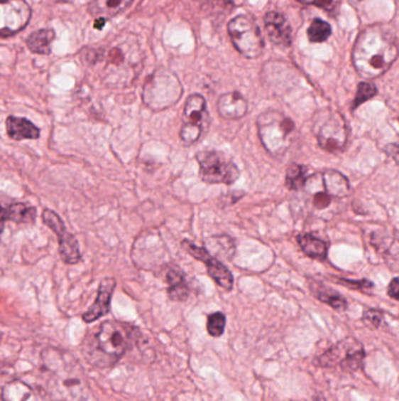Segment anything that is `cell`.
Masks as SVG:
<instances>
[{"mask_svg": "<svg viewBox=\"0 0 399 401\" xmlns=\"http://www.w3.org/2000/svg\"><path fill=\"white\" fill-rule=\"evenodd\" d=\"M138 330L124 321H106L94 334L88 359L97 366L106 368L115 364L131 348L138 337Z\"/></svg>", "mask_w": 399, "mask_h": 401, "instance_id": "2", "label": "cell"}, {"mask_svg": "<svg viewBox=\"0 0 399 401\" xmlns=\"http://www.w3.org/2000/svg\"><path fill=\"white\" fill-rule=\"evenodd\" d=\"M227 30L233 45L244 57L256 59L261 55L265 43L256 21L247 16H238L230 21Z\"/></svg>", "mask_w": 399, "mask_h": 401, "instance_id": "10", "label": "cell"}, {"mask_svg": "<svg viewBox=\"0 0 399 401\" xmlns=\"http://www.w3.org/2000/svg\"><path fill=\"white\" fill-rule=\"evenodd\" d=\"M300 3L306 5H314V6L321 7L327 11H333L339 3V0H297Z\"/></svg>", "mask_w": 399, "mask_h": 401, "instance_id": "33", "label": "cell"}, {"mask_svg": "<svg viewBox=\"0 0 399 401\" xmlns=\"http://www.w3.org/2000/svg\"><path fill=\"white\" fill-rule=\"evenodd\" d=\"M182 247L191 255L197 261L202 262L207 265V274L216 282L217 285L225 291H231L234 284V278L229 267H225L217 257H213L207 249L195 245L193 242L184 240L182 241Z\"/></svg>", "mask_w": 399, "mask_h": 401, "instance_id": "13", "label": "cell"}, {"mask_svg": "<svg viewBox=\"0 0 399 401\" xmlns=\"http://www.w3.org/2000/svg\"><path fill=\"white\" fill-rule=\"evenodd\" d=\"M54 39H55V32L52 28H43L31 34L26 44L32 53L48 55L50 53V45Z\"/></svg>", "mask_w": 399, "mask_h": 401, "instance_id": "24", "label": "cell"}, {"mask_svg": "<svg viewBox=\"0 0 399 401\" xmlns=\"http://www.w3.org/2000/svg\"><path fill=\"white\" fill-rule=\"evenodd\" d=\"M265 27L272 43L281 46H290L292 43V28L283 14L268 12L265 16Z\"/></svg>", "mask_w": 399, "mask_h": 401, "instance_id": "18", "label": "cell"}, {"mask_svg": "<svg viewBox=\"0 0 399 401\" xmlns=\"http://www.w3.org/2000/svg\"><path fill=\"white\" fill-rule=\"evenodd\" d=\"M37 218V209L28 203L14 202L1 209V222H14L17 224H32Z\"/></svg>", "mask_w": 399, "mask_h": 401, "instance_id": "21", "label": "cell"}, {"mask_svg": "<svg viewBox=\"0 0 399 401\" xmlns=\"http://www.w3.org/2000/svg\"><path fill=\"white\" fill-rule=\"evenodd\" d=\"M377 94V88L375 85L369 84V82H361L357 87L356 97L354 100L351 109H356L359 106L364 104L366 101L370 100L371 97H375Z\"/></svg>", "mask_w": 399, "mask_h": 401, "instance_id": "31", "label": "cell"}, {"mask_svg": "<svg viewBox=\"0 0 399 401\" xmlns=\"http://www.w3.org/2000/svg\"><path fill=\"white\" fill-rule=\"evenodd\" d=\"M133 0H93L87 10L97 19H109L126 11Z\"/></svg>", "mask_w": 399, "mask_h": 401, "instance_id": "20", "label": "cell"}, {"mask_svg": "<svg viewBox=\"0 0 399 401\" xmlns=\"http://www.w3.org/2000/svg\"><path fill=\"white\" fill-rule=\"evenodd\" d=\"M41 218L43 223L58 236L59 254L63 263L68 265L77 264L81 261L80 245L77 237L67 230L60 216L50 209H45Z\"/></svg>", "mask_w": 399, "mask_h": 401, "instance_id": "12", "label": "cell"}, {"mask_svg": "<svg viewBox=\"0 0 399 401\" xmlns=\"http://www.w3.org/2000/svg\"><path fill=\"white\" fill-rule=\"evenodd\" d=\"M63 353L55 350H45L43 353V365L47 372H50V379L55 381L54 392H58L63 397L67 395L75 400L84 392V383L80 375L77 373V364L70 365L65 359Z\"/></svg>", "mask_w": 399, "mask_h": 401, "instance_id": "7", "label": "cell"}, {"mask_svg": "<svg viewBox=\"0 0 399 401\" xmlns=\"http://www.w3.org/2000/svg\"><path fill=\"white\" fill-rule=\"evenodd\" d=\"M1 398L4 401H45L37 391L21 380L7 383L3 387Z\"/></svg>", "mask_w": 399, "mask_h": 401, "instance_id": "22", "label": "cell"}, {"mask_svg": "<svg viewBox=\"0 0 399 401\" xmlns=\"http://www.w3.org/2000/svg\"><path fill=\"white\" fill-rule=\"evenodd\" d=\"M306 168L297 164H290L286 173V186L290 191H302L307 181Z\"/></svg>", "mask_w": 399, "mask_h": 401, "instance_id": "28", "label": "cell"}, {"mask_svg": "<svg viewBox=\"0 0 399 401\" xmlns=\"http://www.w3.org/2000/svg\"><path fill=\"white\" fill-rule=\"evenodd\" d=\"M211 117L207 100L200 94H191L184 107L180 140L185 146H192L202 140L210 128Z\"/></svg>", "mask_w": 399, "mask_h": 401, "instance_id": "9", "label": "cell"}, {"mask_svg": "<svg viewBox=\"0 0 399 401\" xmlns=\"http://www.w3.org/2000/svg\"><path fill=\"white\" fill-rule=\"evenodd\" d=\"M104 74L111 85L133 80L142 68L143 50L133 38H119L106 52Z\"/></svg>", "mask_w": 399, "mask_h": 401, "instance_id": "3", "label": "cell"}, {"mask_svg": "<svg viewBox=\"0 0 399 401\" xmlns=\"http://www.w3.org/2000/svg\"><path fill=\"white\" fill-rule=\"evenodd\" d=\"M260 141L270 154L283 155L292 144L295 124L290 117L278 111H267L260 114L256 120Z\"/></svg>", "mask_w": 399, "mask_h": 401, "instance_id": "5", "label": "cell"}, {"mask_svg": "<svg viewBox=\"0 0 399 401\" xmlns=\"http://www.w3.org/2000/svg\"><path fill=\"white\" fill-rule=\"evenodd\" d=\"M310 290L313 292L319 301L326 303L332 308L335 309L337 311H344L346 309V301L344 298L341 297L337 292L332 290V289L326 288L324 285L319 284V283H312Z\"/></svg>", "mask_w": 399, "mask_h": 401, "instance_id": "26", "label": "cell"}, {"mask_svg": "<svg viewBox=\"0 0 399 401\" xmlns=\"http://www.w3.org/2000/svg\"><path fill=\"white\" fill-rule=\"evenodd\" d=\"M297 243L303 252L310 258L324 260L328 254V247L326 243L310 234H301L297 236Z\"/></svg>", "mask_w": 399, "mask_h": 401, "instance_id": "25", "label": "cell"}, {"mask_svg": "<svg viewBox=\"0 0 399 401\" xmlns=\"http://www.w3.org/2000/svg\"><path fill=\"white\" fill-rule=\"evenodd\" d=\"M364 348L355 338H346L319 357V365L324 368H339L344 371H356L364 359Z\"/></svg>", "mask_w": 399, "mask_h": 401, "instance_id": "11", "label": "cell"}, {"mask_svg": "<svg viewBox=\"0 0 399 401\" xmlns=\"http://www.w3.org/2000/svg\"><path fill=\"white\" fill-rule=\"evenodd\" d=\"M217 109L220 117L226 120H239L245 117L248 111V104L239 92H230L223 94L218 99Z\"/></svg>", "mask_w": 399, "mask_h": 401, "instance_id": "17", "label": "cell"}, {"mask_svg": "<svg viewBox=\"0 0 399 401\" xmlns=\"http://www.w3.org/2000/svg\"><path fill=\"white\" fill-rule=\"evenodd\" d=\"M303 191L310 198L315 210H324L333 200H341L350 194L351 188L344 175L337 171H324L310 175Z\"/></svg>", "mask_w": 399, "mask_h": 401, "instance_id": "4", "label": "cell"}, {"mask_svg": "<svg viewBox=\"0 0 399 401\" xmlns=\"http://www.w3.org/2000/svg\"><path fill=\"white\" fill-rule=\"evenodd\" d=\"M317 401H324V399H319V400Z\"/></svg>", "mask_w": 399, "mask_h": 401, "instance_id": "36", "label": "cell"}, {"mask_svg": "<svg viewBox=\"0 0 399 401\" xmlns=\"http://www.w3.org/2000/svg\"><path fill=\"white\" fill-rule=\"evenodd\" d=\"M32 10L25 0H1L0 34L7 38L23 30L30 23Z\"/></svg>", "mask_w": 399, "mask_h": 401, "instance_id": "14", "label": "cell"}, {"mask_svg": "<svg viewBox=\"0 0 399 401\" xmlns=\"http://www.w3.org/2000/svg\"><path fill=\"white\" fill-rule=\"evenodd\" d=\"M183 88L178 77L167 70H158L148 77L144 85V104L153 111H163L180 100Z\"/></svg>", "mask_w": 399, "mask_h": 401, "instance_id": "6", "label": "cell"}, {"mask_svg": "<svg viewBox=\"0 0 399 401\" xmlns=\"http://www.w3.org/2000/svg\"><path fill=\"white\" fill-rule=\"evenodd\" d=\"M200 9L211 17L220 18L231 14L234 7L233 0H195Z\"/></svg>", "mask_w": 399, "mask_h": 401, "instance_id": "27", "label": "cell"}, {"mask_svg": "<svg viewBox=\"0 0 399 401\" xmlns=\"http://www.w3.org/2000/svg\"><path fill=\"white\" fill-rule=\"evenodd\" d=\"M6 133L14 141L37 140L40 137V128L28 119L11 115L6 119Z\"/></svg>", "mask_w": 399, "mask_h": 401, "instance_id": "19", "label": "cell"}, {"mask_svg": "<svg viewBox=\"0 0 399 401\" xmlns=\"http://www.w3.org/2000/svg\"><path fill=\"white\" fill-rule=\"evenodd\" d=\"M316 137L319 146L329 153L339 151L346 142V124L342 117L337 114H332L321 121L319 127L316 128Z\"/></svg>", "mask_w": 399, "mask_h": 401, "instance_id": "15", "label": "cell"}, {"mask_svg": "<svg viewBox=\"0 0 399 401\" xmlns=\"http://www.w3.org/2000/svg\"><path fill=\"white\" fill-rule=\"evenodd\" d=\"M386 153H388V155L393 157L397 164H399V146H397V144H389V146L386 148Z\"/></svg>", "mask_w": 399, "mask_h": 401, "instance_id": "35", "label": "cell"}, {"mask_svg": "<svg viewBox=\"0 0 399 401\" xmlns=\"http://www.w3.org/2000/svg\"><path fill=\"white\" fill-rule=\"evenodd\" d=\"M168 296L173 301H185L189 298L190 289L187 278L180 269L173 267L168 271Z\"/></svg>", "mask_w": 399, "mask_h": 401, "instance_id": "23", "label": "cell"}, {"mask_svg": "<svg viewBox=\"0 0 399 401\" xmlns=\"http://www.w3.org/2000/svg\"><path fill=\"white\" fill-rule=\"evenodd\" d=\"M399 50L393 36L382 27L362 31L353 50L354 66L359 75L375 79L386 73L398 58Z\"/></svg>", "mask_w": 399, "mask_h": 401, "instance_id": "1", "label": "cell"}, {"mask_svg": "<svg viewBox=\"0 0 399 401\" xmlns=\"http://www.w3.org/2000/svg\"><path fill=\"white\" fill-rule=\"evenodd\" d=\"M382 314L376 310H368L363 314V321L368 328H377L382 323Z\"/></svg>", "mask_w": 399, "mask_h": 401, "instance_id": "32", "label": "cell"}, {"mask_svg": "<svg viewBox=\"0 0 399 401\" xmlns=\"http://www.w3.org/2000/svg\"><path fill=\"white\" fill-rule=\"evenodd\" d=\"M200 164V178L209 184H230L239 178V168L225 153L214 149H204L196 154Z\"/></svg>", "mask_w": 399, "mask_h": 401, "instance_id": "8", "label": "cell"}, {"mask_svg": "<svg viewBox=\"0 0 399 401\" xmlns=\"http://www.w3.org/2000/svg\"><path fill=\"white\" fill-rule=\"evenodd\" d=\"M115 288H116V279L115 278L106 277L101 281L97 301H94V304L82 314L84 321L93 323V321L100 319L101 317H104L109 312L110 301H111Z\"/></svg>", "mask_w": 399, "mask_h": 401, "instance_id": "16", "label": "cell"}, {"mask_svg": "<svg viewBox=\"0 0 399 401\" xmlns=\"http://www.w3.org/2000/svg\"><path fill=\"white\" fill-rule=\"evenodd\" d=\"M225 326H226V317L223 312H214L207 317V332L212 337L223 336Z\"/></svg>", "mask_w": 399, "mask_h": 401, "instance_id": "30", "label": "cell"}, {"mask_svg": "<svg viewBox=\"0 0 399 401\" xmlns=\"http://www.w3.org/2000/svg\"><path fill=\"white\" fill-rule=\"evenodd\" d=\"M388 294L390 297L399 301V277L393 278L388 288Z\"/></svg>", "mask_w": 399, "mask_h": 401, "instance_id": "34", "label": "cell"}, {"mask_svg": "<svg viewBox=\"0 0 399 401\" xmlns=\"http://www.w3.org/2000/svg\"><path fill=\"white\" fill-rule=\"evenodd\" d=\"M332 34V27L329 23L321 19H315L308 28V38L313 43H323Z\"/></svg>", "mask_w": 399, "mask_h": 401, "instance_id": "29", "label": "cell"}]
</instances>
